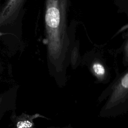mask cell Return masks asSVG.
Returning a JSON list of instances; mask_svg holds the SVG:
<instances>
[{"mask_svg":"<svg viewBox=\"0 0 128 128\" xmlns=\"http://www.w3.org/2000/svg\"><path fill=\"white\" fill-rule=\"evenodd\" d=\"M24 0H8L0 13V20L10 17L20 8Z\"/></svg>","mask_w":128,"mask_h":128,"instance_id":"obj_2","label":"cell"},{"mask_svg":"<svg viewBox=\"0 0 128 128\" xmlns=\"http://www.w3.org/2000/svg\"><path fill=\"white\" fill-rule=\"evenodd\" d=\"M92 70L97 76H103L106 72L105 68L102 64L98 62H96L92 65Z\"/></svg>","mask_w":128,"mask_h":128,"instance_id":"obj_3","label":"cell"},{"mask_svg":"<svg viewBox=\"0 0 128 128\" xmlns=\"http://www.w3.org/2000/svg\"><path fill=\"white\" fill-rule=\"evenodd\" d=\"M113 98L112 101L114 103L116 102H119L121 99V102L123 100L124 98L126 100L128 98V72L122 78L120 82L118 84V86L114 92V95L112 96ZM112 102L111 104H113Z\"/></svg>","mask_w":128,"mask_h":128,"instance_id":"obj_1","label":"cell"}]
</instances>
